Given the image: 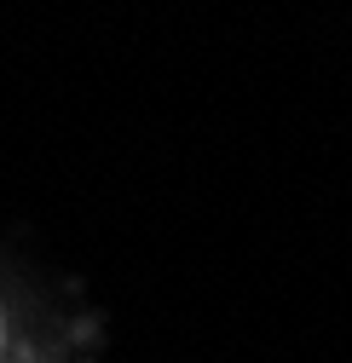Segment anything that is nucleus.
<instances>
[{"mask_svg": "<svg viewBox=\"0 0 352 363\" xmlns=\"http://www.w3.org/2000/svg\"><path fill=\"white\" fill-rule=\"evenodd\" d=\"M0 340H6V317H0Z\"/></svg>", "mask_w": 352, "mask_h": 363, "instance_id": "1", "label": "nucleus"}]
</instances>
